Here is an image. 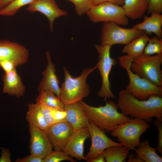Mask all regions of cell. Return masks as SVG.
<instances>
[{
  "instance_id": "1",
  "label": "cell",
  "mask_w": 162,
  "mask_h": 162,
  "mask_svg": "<svg viewBox=\"0 0 162 162\" xmlns=\"http://www.w3.org/2000/svg\"><path fill=\"white\" fill-rule=\"evenodd\" d=\"M117 106L124 115L151 123L154 117H162V97L154 95L139 99L125 89L119 92Z\"/></svg>"
},
{
  "instance_id": "2",
  "label": "cell",
  "mask_w": 162,
  "mask_h": 162,
  "mask_svg": "<svg viewBox=\"0 0 162 162\" xmlns=\"http://www.w3.org/2000/svg\"><path fill=\"white\" fill-rule=\"evenodd\" d=\"M106 101L104 106L94 107L82 100L80 101L89 120L100 129L111 132L118 125L128 121L130 118L118 111L117 104L112 100Z\"/></svg>"
},
{
  "instance_id": "3",
  "label": "cell",
  "mask_w": 162,
  "mask_h": 162,
  "mask_svg": "<svg viewBox=\"0 0 162 162\" xmlns=\"http://www.w3.org/2000/svg\"><path fill=\"white\" fill-rule=\"evenodd\" d=\"M97 68L96 64L94 67L85 68L80 76L73 77L64 67V80L60 88V98L65 105L78 102L88 96L90 91L86 79Z\"/></svg>"
},
{
  "instance_id": "4",
  "label": "cell",
  "mask_w": 162,
  "mask_h": 162,
  "mask_svg": "<svg viewBox=\"0 0 162 162\" xmlns=\"http://www.w3.org/2000/svg\"><path fill=\"white\" fill-rule=\"evenodd\" d=\"M119 65L126 71L128 76L129 83L125 89L136 98L146 100L151 96H162V87L156 85L142 78L131 70L130 64L133 58L128 55L118 57Z\"/></svg>"
},
{
  "instance_id": "5",
  "label": "cell",
  "mask_w": 162,
  "mask_h": 162,
  "mask_svg": "<svg viewBox=\"0 0 162 162\" xmlns=\"http://www.w3.org/2000/svg\"><path fill=\"white\" fill-rule=\"evenodd\" d=\"M149 127L147 122L131 117L127 122L117 125L110 134L123 146L134 150L140 145L141 136Z\"/></svg>"
},
{
  "instance_id": "6",
  "label": "cell",
  "mask_w": 162,
  "mask_h": 162,
  "mask_svg": "<svg viewBox=\"0 0 162 162\" xmlns=\"http://www.w3.org/2000/svg\"><path fill=\"white\" fill-rule=\"evenodd\" d=\"M162 53L148 56L142 54L133 59L131 70L140 77L162 87Z\"/></svg>"
},
{
  "instance_id": "7",
  "label": "cell",
  "mask_w": 162,
  "mask_h": 162,
  "mask_svg": "<svg viewBox=\"0 0 162 162\" xmlns=\"http://www.w3.org/2000/svg\"><path fill=\"white\" fill-rule=\"evenodd\" d=\"M145 33L134 27L125 28L114 22H103L101 27V44L111 46L116 44L126 45Z\"/></svg>"
},
{
  "instance_id": "8",
  "label": "cell",
  "mask_w": 162,
  "mask_h": 162,
  "mask_svg": "<svg viewBox=\"0 0 162 162\" xmlns=\"http://www.w3.org/2000/svg\"><path fill=\"white\" fill-rule=\"evenodd\" d=\"M111 46L107 45L96 44L95 47L99 54V58L96 64L101 77V87L98 94L104 100L114 99L115 96L111 89L109 76L112 67L116 64V60L110 55Z\"/></svg>"
},
{
  "instance_id": "9",
  "label": "cell",
  "mask_w": 162,
  "mask_h": 162,
  "mask_svg": "<svg viewBox=\"0 0 162 162\" xmlns=\"http://www.w3.org/2000/svg\"><path fill=\"white\" fill-rule=\"evenodd\" d=\"M86 14L94 23L111 22L124 26L129 23L128 19L122 7L110 2L93 5Z\"/></svg>"
},
{
  "instance_id": "10",
  "label": "cell",
  "mask_w": 162,
  "mask_h": 162,
  "mask_svg": "<svg viewBox=\"0 0 162 162\" xmlns=\"http://www.w3.org/2000/svg\"><path fill=\"white\" fill-rule=\"evenodd\" d=\"M91 140V144L88 152L85 156V160L90 162L102 154L107 148L113 146H122L120 143L112 140L90 120L87 127Z\"/></svg>"
},
{
  "instance_id": "11",
  "label": "cell",
  "mask_w": 162,
  "mask_h": 162,
  "mask_svg": "<svg viewBox=\"0 0 162 162\" xmlns=\"http://www.w3.org/2000/svg\"><path fill=\"white\" fill-rule=\"evenodd\" d=\"M29 56L28 50L23 45L8 40H0V62L10 61L17 67L26 63Z\"/></svg>"
},
{
  "instance_id": "12",
  "label": "cell",
  "mask_w": 162,
  "mask_h": 162,
  "mask_svg": "<svg viewBox=\"0 0 162 162\" xmlns=\"http://www.w3.org/2000/svg\"><path fill=\"white\" fill-rule=\"evenodd\" d=\"M74 129L67 121L58 122L49 125L45 131L55 150L63 151Z\"/></svg>"
},
{
  "instance_id": "13",
  "label": "cell",
  "mask_w": 162,
  "mask_h": 162,
  "mask_svg": "<svg viewBox=\"0 0 162 162\" xmlns=\"http://www.w3.org/2000/svg\"><path fill=\"white\" fill-rule=\"evenodd\" d=\"M28 126L31 154L43 159L52 151L51 143L45 131L31 125Z\"/></svg>"
},
{
  "instance_id": "14",
  "label": "cell",
  "mask_w": 162,
  "mask_h": 162,
  "mask_svg": "<svg viewBox=\"0 0 162 162\" xmlns=\"http://www.w3.org/2000/svg\"><path fill=\"white\" fill-rule=\"evenodd\" d=\"M26 10L31 12H39L44 15L48 20L51 32L55 19L68 14L66 11L58 7L55 0H36L28 4Z\"/></svg>"
},
{
  "instance_id": "15",
  "label": "cell",
  "mask_w": 162,
  "mask_h": 162,
  "mask_svg": "<svg viewBox=\"0 0 162 162\" xmlns=\"http://www.w3.org/2000/svg\"><path fill=\"white\" fill-rule=\"evenodd\" d=\"M90 137L88 128L74 130L63 152L68 155L78 160H86L84 155L85 141Z\"/></svg>"
},
{
  "instance_id": "16",
  "label": "cell",
  "mask_w": 162,
  "mask_h": 162,
  "mask_svg": "<svg viewBox=\"0 0 162 162\" xmlns=\"http://www.w3.org/2000/svg\"><path fill=\"white\" fill-rule=\"evenodd\" d=\"M46 54L47 64L42 73L43 77L38 86V91H50L60 98V88L58 78L56 74L55 66L51 60L50 52L49 51L46 52Z\"/></svg>"
},
{
  "instance_id": "17",
  "label": "cell",
  "mask_w": 162,
  "mask_h": 162,
  "mask_svg": "<svg viewBox=\"0 0 162 162\" xmlns=\"http://www.w3.org/2000/svg\"><path fill=\"white\" fill-rule=\"evenodd\" d=\"M64 110L66 113V121L74 130L87 128L90 120L80 101L65 105Z\"/></svg>"
},
{
  "instance_id": "18",
  "label": "cell",
  "mask_w": 162,
  "mask_h": 162,
  "mask_svg": "<svg viewBox=\"0 0 162 162\" xmlns=\"http://www.w3.org/2000/svg\"><path fill=\"white\" fill-rule=\"evenodd\" d=\"M2 92L4 93L14 96L18 98L24 95L25 87L16 68L10 72H5L2 77Z\"/></svg>"
},
{
  "instance_id": "19",
  "label": "cell",
  "mask_w": 162,
  "mask_h": 162,
  "mask_svg": "<svg viewBox=\"0 0 162 162\" xmlns=\"http://www.w3.org/2000/svg\"><path fill=\"white\" fill-rule=\"evenodd\" d=\"M142 22L134 25L133 27L142 30L146 34L154 33L157 37L161 38L162 36V15L160 14L152 13L151 16H144Z\"/></svg>"
},
{
  "instance_id": "20",
  "label": "cell",
  "mask_w": 162,
  "mask_h": 162,
  "mask_svg": "<svg viewBox=\"0 0 162 162\" xmlns=\"http://www.w3.org/2000/svg\"><path fill=\"white\" fill-rule=\"evenodd\" d=\"M149 0H124L122 6L128 18L133 20L140 19L147 11Z\"/></svg>"
},
{
  "instance_id": "21",
  "label": "cell",
  "mask_w": 162,
  "mask_h": 162,
  "mask_svg": "<svg viewBox=\"0 0 162 162\" xmlns=\"http://www.w3.org/2000/svg\"><path fill=\"white\" fill-rule=\"evenodd\" d=\"M26 118L29 124L46 131L49 125L41 110L40 105L36 104H29Z\"/></svg>"
},
{
  "instance_id": "22",
  "label": "cell",
  "mask_w": 162,
  "mask_h": 162,
  "mask_svg": "<svg viewBox=\"0 0 162 162\" xmlns=\"http://www.w3.org/2000/svg\"><path fill=\"white\" fill-rule=\"evenodd\" d=\"M149 38L145 33L134 39L128 44L125 45L122 52L133 58L137 57L143 53L145 47Z\"/></svg>"
},
{
  "instance_id": "23",
  "label": "cell",
  "mask_w": 162,
  "mask_h": 162,
  "mask_svg": "<svg viewBox=\"0 0 162 162\" xmlns=\"http://www.w3.org/2000/svg\"><path fill=\"white\" fill-rule=\"evenodd\" d=\"M135 149L136 154L144 162H162V158L156 152V148L152 147L147 140L140 142L139 146Z\"/></svg>"
},
{
  "instance_id": "24",
  "label": "cell",
  "mask_w": 162,
  "mask_h": 162,
  "mask_svg": "<svg viewBox=\"0 0 162 162\" xmlns=\"http://www.w3.org/2000/svg\"><path fill=\"white\" fill-rule=\"evenodd\" d=\"M36 103L42 104L61 110H64L65 105L53 92L43 90L39 92Z\"/></svg>"
},
{
  "instance_id": "25",
  "label": "cell",
  "mask_w": 162,
  "mask_h": 162,
  "mask_svg": "<svg viewBox=\"0 0 162 162\" xmlns=\"http://www.w3.org/2000/svg\"><path fill=\"white\" fill-rule=\"evenodd\" d=\"M130 150L123 146H113L105 150L102 153L106 162H125Z\"/></svg>"
},
{
  "instance_id": "26",
  "label": "cell",
  "mask_w": 162,
  "mask_h": 162,
  "mask_svg": "<svg viewBox=\"0 0 162 162\" xmlns=\"http://www.w3.org/2000/svg\"><path fill=\"white\" fill-rule=\"evenodd\" d=\"M36 0H14L0 10V16H11L15 15L22 7L29 4Z\"/></svg>"
},
{
  "instance_id": "27",
  "label": "cell",
  "mask_w": 162,
  "mask_h": 162,
  "mask_svg": "<svg viewBox=\"0 0 162 162\" xmlns=\"http://www.w3.org/2000/svg\"><path fill=\"white\" fill-rule=\"evenodd\" d=\"M162 53V39L157 36L149 38L144 48L143 54L152 56Z\"/></svg>"
},
{
  "instance_id": "28",
  "label": "cell",
  "mask_w": 162,
  "mask_h": 162,
  "mask_svg": "<svg viewBox=\"0 0 162 162\" xmlns=\"http://www.w3.org/2000/svg\"><path fill=\"white\" fill-rule=\"evenodd\" d=\"M64 160L71 162L76 161L73 158L68 155L63 151L55 150L52 151L43 159V162H59Z\"/></svg>"
},
{
  "instance_id": "29",
  "label": "cell",
  "mask_w": 162,
  "mask_h": 162,
  "mask_svg": "<svg viewBox=\"0 0 162 162\" xmlns=\"http://www.w3.org/2000/svg\"><path fill=\"white\" fill-rule=\"evenodd\" d=\"M73 3L80 16L86 14L92 6L93 0H66Z\"/></svg>"
},
{
  "instance_id": "30",
  "label": "cell",
  "mask_w": 162,
  "mask_h": 162,
  "mask_svg": "<svg viewBox=\"0 0 162 162\" xmlns=\"http://www.w3.org/2000/svg\"><path fill=\"white\" fill-rule=\"evenodd\" d=\"M147 12L149 14L162 12V0H149Z\"/></svg>"
},
{
  "instance_id": "31",
  "label": "cell",
  "mask_w": 162,
  "mask_h": 162,
  "mask_svg": "<svg viewBox=\"0 0 162 162\" xmlns=\"http://www.w3.org/2000/svg\"><path fill=\"white\" fill-rule=\"evenodd\" d=\"M158 130V142L157 146L156 148V150L158 151L162 155V117L157 118L154 122Z\"/></svg>"
},
{
  "instance_id": "32",
  "label": "cell",
  "mask_w": 162,
  "mask_h": 162,
  "mask_svg": "<svg viewBox=\"0 0 162 162\" xmlns=\"http://www.w3.org/2000/svg\"><path fill=\"white\" fill-rule=\"evenodd\" d=\"M15 162H43V159L32 154L23 158H17Z\"/></svg>"
},
{
  "instance_id": "33",
  "label": "cell",
  "mask_w": 162,
  "mask_h": 162,
  "mask_svg": "<svg viewBox=\"0 0 162 162\" xmlns=\"http://www.w3.org/2000/svg\"><path fill=\"white\" fill-rule=\"evenodd\" d=\"M0 67L5 72L7 73L16 68V67L12 62L5 60L0 62Z\"/></svg>"
},
{
  "instance_id": "34",
  "label": "cell",
  "mask_w": 162,
  "mask_h": 162,
  "mask_svg": "<svg viewBox=\"0 0 162 162\" xmlns=\"http://www.w3.org/2000/svg\"><path fill=\"white\" fill-rule=\"evenodd\" d=\"M124 0H93V5H97L101 3L108 2L119 6H122Z\"/></svg>"
},
{
  "instance_id": "35",
  "label": "cell",
  "mask_w": 162,
  "mask_h": 162,
  "mask_svg": "<svg viewBox=\"0 0 162 162\" xmlns=\"http://www.w3.org/2000/svg\"><path fill=\"white\" fill-rule=\"evenodd\" d=\"M0 162H11L10 154L8 149L2 148Z\"/></svg>"
},
{
  "instance_id": "36",
  "label": "cell",
  "mask_w": 162,
  "mask_h": 162,
  "mask_svg": "<svg viewBox=\"0 0 162 162\" xmlns=\"http://www.w3.org/2000/svg\"><path fill=\"white\" fill-rule=\"evenodd\" d=\"M128 162H144L143 160L140 158L136 154L131 152L128 156Z\"/></svg>"
},
{
  "instance_id": "37",
  "label": "cell",
  "mask_w": 162,
  "mask_h": 162,
  "mask_svg": "<svg viewBox=\"0 0 162 162\" xmlns=\"http://www.w3.org/2000/svg\"><path fill=\"white\" fill-rule=\"evenodd\" d=\"M14 0H0V10L2 9Z\"/></svg>"
},
{
  "instance_id": "38",
  "label": "cell",
  "mask_w": 162,
  "mask_h": 162,
  "mask_svg": "<svg viewBox=\"0 0 162 162\" xmlns=\"http://www.w3.org/2000/svg\"><path fill=\"white\" fill-rule=\"evenodd\" d=\"M105 158L102 154L96 158L91 160L90 162H105Z\"/></svg>"
}]
</instances>
